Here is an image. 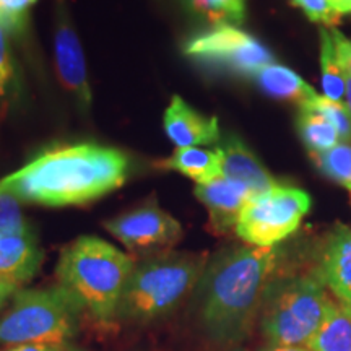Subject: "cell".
Wrapping results in <instances>:
<instances>
[{
  "label": "cell",
  "instance_id": "21",
  "mask_svg": "<svg viewBox=\"0 0 351 351\" xmlns=\"http://www.w3.org/2000/svg\"><path fill=\"white\" fill-rule=\"evenodd\" d=\"M311 158L327 178L343 184L345 187L351 186V145L339 143L330 150L311 155Z\"/></svg>",
  "mask_w": 351,
  "mask_h": 351
},
{
  "label": "cell",
  "instance_id": "26",
  "mask_svg": "<svg viewBox=\"0 0 351 351\" xmlns=\"http://www.w3.org/2000/svg\"><path fill=\"white\" fill-rule=\"evenodd\" d=\"M293 5L301 8L311 21L324 25L339 23L340 13L333 8L330 0H291Z\"/></svg>",
  "mask_w": 351,
  "mask_h": 351
},
{
  "label": "cell",
  "instance_id": "13",
  "mask_svg": "<svg viewBox=\"0 0 351 351\" xmlns=\"http://www.w3.org/2000/svg\"><path fill=\"white\" fill-rule=\"evenodd\" d=\"M165 132L178 148L202 147L219 140L217 117H205L191 108L181 96H173L165 111Z\"/></svg>",
  "mask_w": 351,
  "mask_h": 351
},
{
  "label": "cell",
  "instance_id": "9",
  "mask_svg": "<svg viewBox=\"0 0 351 351\" xmlns=\"http://www.w3.org/2000/svg\"><path fill=\"white\" fill-rule=\"evenodd\" d=\"M104 228L127 249L137 254H160L182 238V226L156 200L104 221Z\"/></svg>",
  "mask_w": 351,
  "mask_h": 351
},
{
  "label": "cell",
  "instance_id": "31",
  "mask_svg": "<svg viewBox=\"0 0 351 351\" xmlns=\"http://www.w3.org/2000/svg\"><path fill=\"white\" fill-rule=\"evenodd\" d=\"M262 351H313L302 345H269Z\"/></svg>",
  "mask_w": 351,
  "mask_h": 351
},
{
  "label": "cell",
  "instance_id": "35",
  "mask_svg": "<svg viewBox=\"0 0 351 351\" xmlns=\"http://www.w3.org/2000/svg\"><path fill=\"white\" fill-rule=\"evenodd\" d=\"M70 351H83V350H78V348H70Z\"/></svg>",
  "mask_w": 351,
  "mask_h": 351
},
{
  "label": "cell",
  "instance_id": "29",
  "mask_svg": "<svg viewBox=\"0 0 351 351\" xmlns=\"http://www.w3.org/2000/svg\"><path fill=\"white\" fill-rule=\"evenodd\" d=\"M3 351H70L67 343H23L12 345Z\"/></svg>",
  "mask_w": 351,
  "mask_h": 351
},
{
  "label": "cell",
  "instance_id": "8",
  "mask_svg": "<svg viewBox=\"0 0 351 351\" xmlns=\"http://www.w3.org/2000/svg\"><path fill=\"white\" fill-rule=\"evenodd\" d=\"M184 52L199 62L244 77H254L262 67L275 64L271 52L258 39L232 25H217L192 38Z\"/></svg>",
  "mask_w": 351,
  "mask_h": 351
},
{
  "label": "cell",
  "instance_id": "5",
  "mask_svg": "<svg viewBox=\"0 0 351 351\" xmlns=\"http://www.w3.org/2000/svg\"><path fill=\"white\" fill-rule=\"evenodd\" d=\"M83 302L64 285L20 289L0 317V345L67 343L75 335Z\"/></svg>",
  "mask_w": 351,
  "mask_h": 351
},
{
  "label": "cell",
  "instance_id": "30",
  "mask_svg": "<svg viewBox=\"0 0 351 351\" xmlns=\"http://www.w3.org/2000/svg\"><path fill=\"white\" fill-rule=\"evenodd\" d=\"M20 287L21 285L15 282V280L0 275V311L3 309V306L7 304L10 298H13L20 291Z\"/></svg>",
  "mask_w": 351,
  "mask_h": 351
},
{
  "label": "cell",
  "instance_id": "11",
  "mask_svg": "<svg viewBox=\"0 0 351 351\" xmlns=\"http://www.w3.org/2000/svg\"><path fill=\"white\" fill-rule=\"evenodd\" d=\"M194 194L208 212V230L213 234H228L236 230L239 215L252 199L251 191L243 184L218 178L205 184H197Z\"/></svg>",
  "mask_w": 351,
  "mask_h": 351
},
{
  "label": "cell",
  "instance_id": "25",
  "mask_svg": "<svg viewBox=\"0 0 351 351\" xmlns=\"http://www.w3.org/2000/svg\"><path fill=\"white\" fill-rule=\"evenodd\" d=\"M36 0H0V23L7 33L20 34L25 33L28 26V13Z\"/></svg>",
  "mask_w": 351,
  "mask_h": 351
},
{
  "label": "cell",
  "instance_id": "37",
  "mask_svg": "<svg viewBox=\"0 0 351 351\" xmlns=\"http://www.w3.org/2000/svg\"><path fill=\"white\" fill-rule=\"evenodd\" d=\"M236 351H244V350H236Z\"/></svg>",
  "mask_w": 351,
  "mask_h": 351
},
{
  "label": "cell",
  "instance_id": "27",
  "mask_svg": "<svg viewBox=\"0 0 351 351\" xmlns=\"http://www.w3.org/2000/svg\"><path fill=\"white\" fill-rule=\"evenodd\" d=\"M333 44H335L337 56H339L340 65L343 72H348L351 75V39L345 38L339 29H330Z\"/></svg>",
  "mask_w": 351,
  "mask_h": 351
},
{
  "label": "cell",
  "instance_id": "24",
  "mask_svg": "<svg viewBox=\"0 0 351 351\" xmlns=\"http://www.w3.org/2000/svg\"><path fill=\"white\" fill-rule=\"evenodd\" d=\"M306 106L314 109V111L322 114L327 121H330V124L339 130L341 142H351V114L345 104L324 98V96H317L313 103L306 104Z\"/></svg>",
  "mask_w": 351,
  "mask_h": 351
},
{
  "label": "cell",
  "instance_id": "4",
  "mask_svg": "<svg viewBox=\"0 0 351 351\" xmlns=\"http://www.w3.org/2000/svg\"><path fill=\"white\" fill-rule=\"evenodd\" d=\"M134 267V258L116 245L95 236H82L60 254L57 276L95 319L111 322Z\"/></svg>",
  "mask_w": 351,
  "mask_h": 351
},
{
  "label": "cell",
  "instance_id": "34",
  "mask_svg": "<svg viewBox=\"0 0 351 351\" xmlns=\"http://www.w3.org/2000/svg\"><path fill=\"white\" fill-rule=\"evenodd\" d=\"M5 80H3V78L2 77H0V95H3V93H5Z\"/></svg>",
  "mask_w": 351,
  "mask_h": 351
},
{
  "label": "cell",
  "instance_id": "23",
  "mask_svg": "<svg viewBox=\"0 0 351 351\" xmlns=\"http://www.w3.org/2000/svg\"><path fill=\"white\" fill-rule=\"evenodd\" d=\"M32 226L21 213L20 200L7 189L0 187V238L33 234Z\"/></svg>",
  "mask_w": 351,
  "mask_h": 351
},
{
  "label": "cell",
  "instance_id": "3",
  "mask_svg": "<svg viewBox=\"0 0 351 351\" xmlns=\"http://www.w3.org/2000/svg\"><path fill=\"white\" fill-rule=\"evenodd\" d=\"M207 263V254L173 251L135 263L116 317L142 324L171 314L197 288Z\"/></svg>",
  "mask_w": 351,
  "mask_h": 351
},
{
  "label": "cell",
  "instance_id": "15",
  "mask_svg": "<svg viewBox=\"0 0 351 351\" xmlns=\"http://www.w3.org/2000/svg\"><path fill=\"white\" fill-rule=\"evenodd\" d=\"M41 263L43 249L39 247L34 232L0 238V275L23 285L38 274Z\"/></svg>",
  "mask_w": 351,
  "mask_h": 351
},
{
  "label": "cell",
  "instance_id": "28",
  "mask_svg": "<svg viewBox=\"0 0 351 351\" xmlns=\"http://www.w3.org/2000/svg\"><path fill=\"white\" fill-rule=\"evenodd\" d=\"M0 77L8 82L13 77V64L7 43V29L0 23Z\"/></svg>",
  "mask_w": 351,
  "mask_h": 351
},
{
  "label": "cell",
  "instance_id": "7",
  "mask_svg": "<svg viewBox=\"0 0 351 351\" xmlns=\"http://www.w3.org/2000/svg\"><path fill=\"white\" fill-rule=\"evenodd\" d=\"M309 208L307 192L276 184L245 204L234 231L249 245L275 247L301 226Z\"/></svg>",
  "mask_w": 351,
  "mask_h": 351
},
{
  "label": "cell",
  "instance_id": "22",
  "mask_svg": "<svg viewBox=\"0 0 351 351\" xmlns=\"http://www.w3.org/2000/svg\"><path fill=\"white\" fill-rule=\"evenodd\" d=\"M191 5L217 25H239L245 19V0H191Z\"/></svg>",
  "mask_w": 351,
  "mask_h": 351
},
{
  "label": "cell",
  "instance_id": "6",
  "mask_svg": "<svg viewBox=\"0 0 351 351\" xmlns=\"http://www.w3.org/2000/svg\"><path fill=\"white\" fill-rule=\"evenodd\" d=\"M333 300L317 276L271 282L261 309V328L270 345H302L317 333Z\"/></svg>",
  "mask_w": 351,
  "mask_h": 351
},
{
  "label": "cell",
  "instance_id": "18",
  "mask_svg": "<svg viewBox=\"0 0 351 351\" xmlns=\"http://www.w3.org/2000/svg\"><path fill=\"white\" fill-rule=\"evenodd\" d=\"M306 346L313 351H351V307L333 301L324 324Z\"/></svg>",
  "mask_w": 351,
  "mask_h": 351
},
{
  "label": "cell",
  "instance_id": "2",
  "mask_svg": "<svg viewBox=\"0 0 351 351\" xmlns=\"http://www.w3.org/2000/svg\"><path fill=\"white\" fill-rule=\"evenodd\" d=\"M129 158L98 143H77L47 150L5 176L0 187L20 202L69 207L93 202L127 181Z\"/></svg>",
  "mask_w": 351,
  "mask_h": 351
},
{
  "label": "cell",
  "instance_id": "12",
  "mask_svg": "<svg viewBox=\"0 0 351 351\" xmlns=\"http://www.w3.org/2000/svg\"><path fill=\"white\" fill-rule=\"evenodd\" d=\"M315 276L340 304L351 307V228L337 225L328 232Z\"/></svg>",
  "mask_w": 351,
  "mask_h": 351
},
{
  "label": "cell",
  "instance_id": "33",
  "mask_svg": "<svg viewBox=\"0 0 351 351\" xmlns=\"http://www.w3.org/2000/svg\"><path fill=\"white\" fill-rule=\"evenodd\" d=\"M345 75V95H346V109L351 114V75L348 72H343Z\"/></svg>",
  "mask_w": 351,
  "mask_h": 351
},
{
  "label": "cell",
  "instance_id": "16",
  "mask_svg": "<svg viewBox=\"0 0 351 351\" xmlns=\"http://www.w3.org/2000/svg\"><path fill=\"white\" fill-rule=\"evenodd\" d=\"M254 82L270 98L291 101L306 106L317 98V93L291 69L278 64H270L254 73Z\"/></svg>",
  "mask_w": 351,
  "mask_h": 351
},
{
  "label": "cell",
  "instance_id": "17",
  "mask_svg": "<svg viewBox=\"0 0 351 351\" xmlns=\"http://www.w3.org/2000/svg\"><path fill=\"white\" fill-rule=\"evenodd\" d=\"M156 166H160L161 169L178 171L194 179L197 184H205L221 178V155L217 148L215 150H205L199 147L179 148Z\"/></svg>",
  "mask_w": 351,
  "mask_h": 351
},
{
  "label": "cell",
  "instance_id": "1",
  "mask_svg": "<svg viewBox=\"0 0 351 351\" xmlns=\"http://www.w3.org/2000/svg\"><path fill=\"white\" fill-rule=\"evenodd\" d=\"M278 261L276 247L244 245L207 263L197 285V311L210 340L232 346L251 335Z\"/></svg>",
  "mask_w": 351,
  "mask_h": 351
},
{
  "label": "cell",
  "instance_id": "20",
  "mask_svg": "<svg viewBox=\"0 0 351 351\" xmlns=\"http://www.w3.org/2000/svg\"><path fill=\"white\" fill-rule=\"evenodd\" d=\"M320 67L326 98L341 103L345 96V75L328 29H320Z\"/></svg>",
  "mask_w": 351,
  "mask_h": 351
},
{
  "label": "cell",
  "instance_id": "32",
  "mask_svg": "<svg viewBox=\"0 0 351 351\" xmlns=\"http://www.w3.org/2000/svg\"><path fill=\"white\" fill-rule=\"evenodd\" d=\"M330 3L340 15L351 12V0H330Z\"/></svg>",
  "mask_w": 351,
  "mask_h": 351
},
{
  "label": "cell",
  "instance_id": "19",
  "mask_svg": "<svg viewBox=\"0 0 351 351\" xmlns=\"http://www.w3.org/2000/svg\"><path fill=\"white\" fill-rule=\"evenodd\" d=\"M296 125L302 143L311 155L330 150L340 142L339 130L330 124V121L307 106L300 108Z\"/></svg>",
  "mask_w": 351,
  "mask_h": 351
},
{
  "label": "cell",
  "instance_id": "10",
  "mask_svg": "<svg viewBox=\"0 0 351 351\" xmlns=\"http://www.w3.org/2000/svg\"><path fill=\"white\" fill-rule=\"evenodd\" d=\"M54 54L60 83L75 98L82 111L88 112L91 106V90L86 75L85 56L64 0H56Z\"/></svg>",
  "mask_w": 351,
  "mask_h": 351
},
{
  "label": "cell",
  "instance_id": "36",
  "mask_svg": "<svg viewBox=\"0 0 351 351\" xmlns=\"http://www.w3.org/2000/svg\"><path fill=\"white\" fill-rule=\"evenodd\" d=\"M348 191H350V194H351V186H350V187H348Z\"/></svg>",
  "mask_w": 351,
  "mask_h": 351
},
{
  "label": "cell",
  "instance_id": "14",
  "mask_svg": "<svg viewBox=\"0 0 351 351\" xmlns=\"http://www.w3.org/2000/svg\"><path fill=\"white\" fill-rule=\"evenodd\" d=\"M217 150L221 155L223 178L243 184L254 197L276 186L271 174L263 168L256 155L236 135H226L225 138H221Z\"/></svg>",
  "mask_w": 351,
  "mask_h": 351
}]
</instances>
